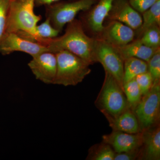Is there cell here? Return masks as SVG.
<instances>
[{
    "label": "cell",
    "mask_w": 160,
    "mask_h": 160,
    "mask_svg": "<svg viewBox=\"0 0 160 160\" xmlns=\"http://www.w3.org/2000/svg\"><path fill=\"white\" fill-rule=\"evenodd\" d=\"M93 41L94 38L85 33L81 21L74 19L67 24L63 35L47 40L45 46L48 51L54 53L62 51L70 52L91 65L95 63Z\"/></svg>",
    "instance_id": "6da1fadb"
},
{
    "label": "cell",
    "mask_w": 160,
    "mask_h": 160,
    "mask_svg": "<svg viewBox=\"0 0 160 160\" xmlns=\"http://www.w3.org/2000/svg\"><path fill=\"white\" fill-rule=\"evenodd\" d=\"M35 0L10 1L6 32H15L34 42L37 37L36 28L42 19L34 13Z\"/></svg>",
    "instance_id": "7a4b0ae2"
},
{
    "label": "cell",
    "mask_w": 160,
    "mask_h": 160,
    "mask_svg": "<svg viewBox=\"0 0 160 160\" xmlns=\"http://www.w3.org/2000/svg\"><path fill=\"white\" fill-rule=\"evenodd\" d=\"M55 54L57 70L54 85L76 86L91 72L90 64L70 52L60 51Z\"/></svg>",
    "instance_id": "3957f363"
},
{
    "label": "cell",
    "mask_w": 160,
    "mask_h": 160,
    "mask_svg": "<svg viewBox=\"0 0 160 160\" xmlns=\"http://www.w3.org/2000/svg\"><path fill=\"white\" fill-rule=\"evenodd\" d=\"M105 72V80L96 104L107 118H114L130 107L122 87L111 75Z\"/></svg>",
    "instance_id": "277c9868"
},
{
    "label": "cell",
    "mask_w": 160,
    "mask_h": 160,
    "mask_svg": "<svg viewBox=\"0 0 160 160\" xmlns=\"http://www.w3.org/2000/svg\"><path fill=\"white\" fill-rule=\"evenodd\" d=\"M98 0H72L58 2L46 7V18L52 26L60 32L64 26L74 19L80 12L88 11L97 3Z\"/></svg>",
    "instance_id": "5b68a950"
},
{
    "label": "cell",
    "mask_w": 160,
    "mask_h": 160,
    "mask_svg": "<svg viewBox=\"0 0 160 160\" xmlns=\"http://www.w3.org/2000/svg\"><path fill=\"white\" fill-rule=\"evenodd\" d=\"M142 96L134 109L141 131L154 127L160 119V80L153 81L151 89Z\"/></svg>",
    "instance_id": "8992f818"
},
{
    "label": "cell",
    "mask_w": 160,
    "mask_h": 160,
    "mask_svg": "<svg viewBox=\"0 0 160 160\" xmlns=\"http://www.w3.org/2000/svg\"><path fill=\"white\" fill-rule=\"evenodd\" d=\"M93 56L95 62L101 63L105 72L111 75L123 88L124 61L116 47L102 38H94Z\"/></svg>",
    "instance_id": "52a82bcc"
},
{
    "label": "cell",
    "mask_w": 160,
    "mask_h": 160,
    "mask_svg": "<svg viewBox=\"0 0 160 160\" xmlns=\"http://www.w3.org/2000/svg\"><path fill=\"white\" fill-rule=\"evenodd\" d=\"M16 51L33 57L48 50L46 46L26 39L15 32H6L0 42V53L6 55Z\"/></svg>",
    "instance_id": "ba28073f"
},
{
    "label": "cell",
    "mask_w": 160,
    "mask_h": 160,
    "mask_svg": "<svg viewBox=\"0 0 160 160\" xmlns=\"http://www.w3.org/2000/svg\"><path fill=\"white\" fill-rule=\"evenodd\" d=\"M28 65L36 79L46 84H53L57 70L55 53L49 51L32 57Z\"/></svg>",
    "instance_id": "9c48e42d"
},
{
    "label": "cell",
    "mask_w": 160,
    "mask_h": 160,
    "mask_svg": "<svg viewBox=\"0 0 160 160\" xmlns=\"http://www.w3.org/2000/svg\"><path fill=\"white\" fill-rule=\"evenodd\" d=\"M107 18L124 23L133 30L138 29L142 22V17L132 7L128 0H114Z\"/></svg>",
    "instance_id": "30bf717a"
},
{
    "label": "cell",
    "mask_w": 160,
    "mask_h": 160,
    "mask_svg": "<svg viewBox=\"0 0 160 160\" xmlns=\"http://www.w3.org/2000/svg\"><path fill=\"white\" fill-rule=\"evenodd\" d=\"M103 142L109 144L115 152H126L139 149L142 145L143 132L131 134L122 132L113 131L102 137Z\"/></svg>",
    "instance_id": "8fae6325"
},
{
    "label": "cell",
    "mask_w": 160,
    "mask_h": 160,
    "mask_svg": "<svg viewBox=\"0 0 160 160\" xmlns=\"http://www.w3.org/2000/svg\"><path fill=\"white\" fill-rule=\"evenodd\" d=\"M99 37L102 38L115 47H120L133 41L135 36L133 29L124 23L117 21H111L104 26Z\"/></svg>",
    "instance_id": "7c38bea8"
},
{
    "label": "cell",
    "mask_w": 160,
    "mask_h": 160,
    "mask_svg": "<svg viewBox=\"0 0 160 160\" xmlns=\"http://www.w3.org/2000/svg\"><path fill=\"white\" fill-rule=\"evenodd\" d=\"M143 142L140 148V159L159 160L160 158V126L152 127L142 131Z\"/></svg>",
    "instance_id": "4fadbf2b"
},
{
    "label": "cell",
    "mask_w": 160,
    "mask_h": 160,
    "mask_svg": "<svg viewBox=\"0 0 160 160\" xmlns=\"http://www.w3.org/2000/svg\"><path fill=\"white\" fill-rule=\"evenodd\" d=\"M114 0H98L87 17V23L92 31L100 35L102 31L104 20L111 10Z\"/></svg>",
    "instance_id": "5bb4252c"
},
{
    "label": "cell",
    "mask_w": 160,
    "mask_h": 160,
    "mask_svg": "<svg viewBox=\"0 0 160 160\" xmlns=\"http://www.w3.org/2000/svg\"><path fill=\"white\" fill-rule=\"evenodd\" d=\"M116 48L124 61L129 58H136L144 60L147 62L155 52L160 49V47L152 48L145 46L139 39Z\"/></svg>",
    "instance_id": "9a60e30c"
},
{
    "label": "cell",
    "mask_w": 160,
    "mask_h": 160,
    "mask_svg": "<svg viewBox=\"0 0 160 160\" xmlns=\"http://www.w3.org/2000/svg\"><path fill=\"white\" fill-rule=\"evenodd\" d=\"M130 108L114 118H107L113 131L134 134L141 131L137 118Z\"/></svg>",
    "instance_id": "2e32d148"
},
{
    "label": "cell",
    "mask_w": 160,
    "mask_h": 160,
    "mask_svg": "<svg viewBox=\"0 0 160 160\" xmlns=\"http://www.w3.org/2000/svg\"><path fill=\"white\" fill-rule=\"evenodd\" d=\"M148 71L146 61L136 58H130L124 61L123 84L135 78L138 75Z\"/></svg>",
    "instance_id": "e0dca14e"
},
{
    "label": "cell",
    "mask_w": 160,
    "mask_h": 160,
    "mask_svg": "<svg viewBox=\"0 0 160 160\" xmlns=\"http://www.w3.org/2000/svg\"><path fill=\"white\" fill-rule=\"evenodd\" d=\"M142 22L138 30L139 38L150 27L160 25V0H158L149 9L143 12Z\"/></svg>",
    "instance_id": "ac0fdd59"
},
{
    "label": "cell",
    "mask_w": 160,
    "mask_h": 160,
    "mask_svg": "<svg viewBox=\"0 0 160 160\" xmlns=\"http://www.w3.org/2000/svg\"><path fill=\"white\" fill-rule=\"evenodd\" d=\"M123 90L126 95L129 107L134 109L141 101L142 95L135 78L123 85Z\"/></svg>",
    "instance_id": "d6986e66"
},
{
    "label": "cell",
    "mask_w": 160,
    "mask_h": 160,
    "mask_svg": "<svg viewBox=\"0 0 160 160\" xmlns=\"http://www.w3.org/2000/svg\"><path fill=\"white\" fill-rule=\"evenodd\" d=\"M36 31L37 37L34 42L44 46L47 40L57 37L60 32L52 26L50 21L47 18L41 25L37 26Z\"/></svg>",
    "instance_id": "ffe728a7"
},
{
    "label": "cell",
    "mask_w": 160,
    "mask_h": 160,
    "mask_svg": "<svg viewBox=\"0 0 160 160\" xmlns=\"http://www.w3.org/2000/svg\"><path fill=\"white\" fill-rule=\"evenodd\" d=\"M115 152L109 144L104 142L93 146L89 151L88 159L114 160Z\"/></svg>",
    "instance_id": "44dd1931"
},
{
    "label": "cell",
    "mask_w": 160,
    "mask_h": 160,
    "mask_svg": "<svg viewBox=\"0 0 160 160\" xmlns=\"http://www.w3.org/2000/svg\"><path fill=\"white\" fill-rule=\"evenodd\" d=\"M160 26H154L147 29L139 39L145 46L152 48L160 47Z\"/></svg>",
    "instance_id": "7402d4cb"
},
{
    "label": "cell",
    "mask_w": 160,
    "mask_h": 160,
    "mask_svg": "<svg viewBox=\"0 0 160 160\" xmlns=\"http://www.w3.org/2000/svg\"><path fill=\"white\" fill-rule=\"evenodd\" d=\"M148 71L151 75L153 81L160 79V49L153 54L147 62Z\"/></svg>",
    "instance_id": "603a6c76"
},
{
    "label": "cell",
    "mask_w": 160,
    "mask_h": 160,
    "mask_svg": "<svg viewBox=\"0 0 160 160\" xmlns=\"http://www.w3.org/2000/svg\"><path fill=\"white\" fill-rule=\"evenodd\" d=\"M142 96L146 94L151 89L153 80L149 72L138 75L135 78Z\"/></svg>",
    "instance_id": "cb8c5ba5"
},
{
    "label": "cell",
    "mask_w": 160,
    "mask_h": 160,
    "mask_svg": "<svg viewBox=\"0 0 160 160\" xmlns=\"http://www.w3.org/2000/svg\"><path fill=\"white\" fill-rule=\"evenodd\" d=\"M10 0H0V42L6 32Z\"/></svg>",
    "instance_id": "d4e9b609"
},
{
    "label": "cell",
    "mask_w": 160,
    "mask_h": 160,
    "mask_svg": "<svg viewBox=\"0 0 160 160\" xmlns=\"http://www.w3.org/2000/svg\"><path fill=\"white\" fill-rule=\"evenodd\" d=\"M129 4L136 11L143 13L151 7L158 0H128Z\"/></svg>",
    "instance_id": "484cf974"
},
{
    "label": "cell",
    "mask_w": 160,
    "mask_h": 160,
    "mask_svg": "<svg viewBox=\"0 0 160 160\" xmlns=\"http://www.w3.org/2000/svg\"><path fill=\"white\" fill-rule=\"evenodd\" d=\"M140 148L130 151L115 153L114 160H133L139 158Z\"/></svg>",
    "instance_id": "4316f807"
},
{
    "label": "cell",
    "mask_w": 160,
    "mask_h": 160,
    "mask_svg": "<svg viewBox=\"0 0 160 160\" xmlns=\"http://www.w3.org/2000/svg\"><path fill=\"white\" fill-rule=\"evenodd\" d=\"M60 1L61 0H35V6L39 7L42 6H49Z\"/></svg>",
    "instance_id": "83f0119b"
},
{
    "label": "cell",
    "mask_w": 160,
    "mask_h": 160,
    "mask_svg": "<svg viewBox=\"0 0 160 160\" xmlns=\"http://www.w3.org/2000/svg\"><path fill=\"white\" fill-rule=\"evenodd\" d=\"M12 1V0H10V1Z\"/></svg>",
    "instance_id": "f1b7e54d"
}]
</instances>
